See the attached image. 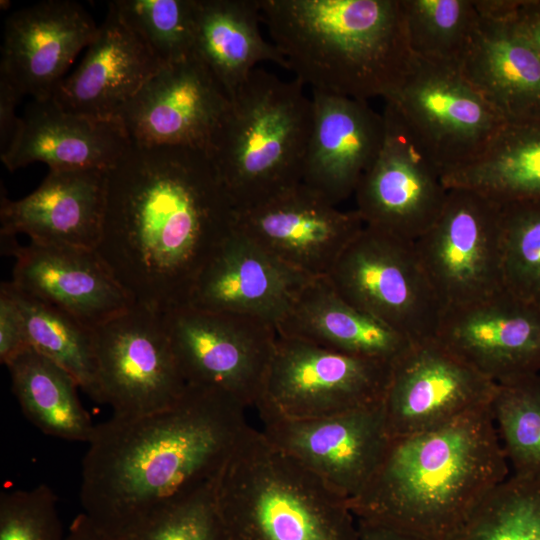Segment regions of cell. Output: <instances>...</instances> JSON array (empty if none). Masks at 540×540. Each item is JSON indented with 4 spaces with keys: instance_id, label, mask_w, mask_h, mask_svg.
Instances as JSON below:
<instances>
[{
    "instance_id": "obj_1",
    "label": "cell",
    "mask_w": 540,
    "mask_h": 540,
    "mask_svg": "<svg viewBox=\"0 0 540 540\" xmlns=\"http://www.w3.org/2000/svg\"><path fill=\"white\" fill-rule=\"evenodd\" d=\"M236 220L206 151L131 143L106 169L96 252L135 304L165 313L187 304Z\"/></svg>"
},
{
    "instance_id": "obj_2",
    "label": "cell",
    "mask_w": 540,
    "mask_h": 540,
    "mask_svg": "<svg viewBox=\"0 0 540 540\" xmlns=\"http://www.w3.org/2000/svg\"><path fill=\"white\" fill-rule=\"evenodd\" d=\"M246 409L223 391L187 385L168 408L96 424L81 464L83 513L123 540L214 483L251 427Z\"/></svg>"
},
{
    "instance_id": "obj_3",
    "label": "cell",
    "mask_w": 540,
    "mask_h": 540,
    "mask_svg": "<svg viewBox=\"0 0 540 540\" xmlns=\"http://www.w3.org/2000/svg\"><path fill=\"white\" fill-rule=\"evenodd\" d=\"M507 477L489 403L441 427L391 438L349 506L359 522L420 540H449Z\"/></svg>"
},
{
    "instance_id": "obj_4",
    "label": "cell",
    "mask_w": 540,
    "mask_h": 540,
    "mask_svg": "<svg viewBox=\"0 0 540 540\" xmlns=\"http://www.w3.org/2000/svg\"><path fill=\"white\" fill-rule=\"evenodd\" d=\"M290 70L312 90L388 97L413 63L400 0H259Z\"/></svg>"
},
{
    "instance_id": "obj_5",
    "label": "cell",
    "mask_w": 540,
    "mask_h": 540,
    "mask_svg": "<svg viewBox=\"0 0 540 540\" xmlns=\"http://www.w3.org/2000/svg\"><path fill=\"white\" fill-rule=\"evenodd\" d=\"M215 496L228 540H359L348 501L253 427Z\"/></svg>"
},
{
    "instance_id": "obj_6",
    "label": "cell",
    "mask_w": 540,
    "mask_h": 540,
    "mask_svg": "<svg viewBox=\"0 0 540 540\" xmlns=\"http://www.w3.org/2000/svg\"><path fill=\"white\" fill-rule=\"evenodd\" d=\"M304 87L258 67L229 98L206 152L237 213L301 183L313 115Z\"/></svg>"
},
{
    "instance_id": "obj_7",
    "label": "cell",
    "mask_w": 540,
    "mask_h": 540,
    "mask_svg": "<svg viewBox=\"0 0 540 540\" xmlns=\"http://www.w3.org/2000/svg\"><path fill=\"white\" fill-rule=\"evenodd\" d=\"M326 279L345 301L413 344L435 339L444 310L413 243L364 226Z\"/></svg>"
},
{
    "instance_id": "obj_8",
    "label": "cell",
    "mask_w": 540,
    "mask_h": 540,
    "mask_svg": "<svg viewBox=\"0 0 540 540\" xmlns=\"http://www.w3.org/2000/svg\"><path fill=\"white\" fill-rule=\"evenodd\" d=\"M391 367L278 334L255 407L261 419L306 420L379 403Z\"/></svg>"
},
{
    "instance_id": "obj_9",
    "label": "cell",
    "mask_w": 540,
    "mask_h": 540,
    "mask_svg": "<svg viewBox=\"0 0 540 540\" xmlns=\"http://www.w3.org/2000/svg\"><path fill=\"white\" fill-rule=\"evenodd\" d=\"M384 101L442 177L481 155L506 124L459 69L415 58Z\"/></svg>"
},
{
    "instance_id": "obj_10",
    "label": "cell",
    "mask_w": 540,
    "mask_h": 540,
    "mask_svg": "<svg viewBox=\"0 0 540 540\" xmlns=\"http://www.w3.org/2000/svg\"><path fill=\"white\" fill-rule=\"evenodd\" d=\"M187 385L223 391L246 408L256 405L278 332L262 319L185 304L163 313Z\"/></svg>"
},
{
    "instance_id": "obj_11",
    "label": "cell",
    "mask_w": 540,
    "mask_h": 540,
    "mask_svg": "<svg viewBox=\"0 0 540 540\" xmlns=\"http://www.w3.org/2000/svg\"><path fill=\"white\" fill-rule=\"evenodd\" d=\"M501 205L465 188H449L435 222L413 244L443 310L502 290Z\"/></svg>"
},
{
    "instance_id": "obj_12",
    "label": "cell",
    "mask_w": 540,
    "mask_h": 540,
    "mask_svg": "<svg viewBox=\"0 0 540 540\" xmlns=\"http://www.w3.org/2000/svg\"><path fill=\"white\" fill-rule=\"evenodd\" d=\"M98 402L134 417L173 405L187 384L163 313L139 304L94 329Z\"/></svg>"
},
{
    "instance_id": "obj_13",
    "label": "cell",
    "mask_w": 540,
    "mask_h": 540,
    "mask_svg": "<svg viewBox=\"0 0 540 540\" xmlns=\"http://www.w3.org/2000/svg\"><path fill=\"white\" fill-rule=\"evenodd\" d=\"M380 151L354 192L364 226L414 243L439 216L448 195L439 169L385 104Z\"/></svg>"
},
{
    "instance_id": "obj_14",
    "label": "cell",
    "mask_w": 540,
    "mask_h": 540,
    "mask_svg": "<svg viewBox=\"0 0 540 540\" xmlns=\"http://www.w3.org/2000/svg\"><path fill=\"white\" fill-rule=\"evenodd\" d=\"M261 420L272 444L348 503L367 486L391 441L382 401L324 418Z\"/></svg>"
},
{
    "instance_id": "obj_15",
    "label": "cell",
    "mask_w": 540,
    "mask_h": 540,
    "mask_svg": "<svg viewBox=\"0 0 540 540\" xmlns=\"http://www.w3.org/2000/svg\"><path fill=\"white\" fill-rule=\"evenodd\" d=\"M236 229L308 279L325 278L364 228L356 210L343 211L299 183L237 213Z\"/></svg>"
},
{
    "instance_id": "obj_16",
    "label": "cell",
    "mask_w": 540,
    "mask_h": 540,
    "mask_svg": "<svg viewBox=\"0 0 540 540\" xmlns=\"http://www.w3.org/2000/svg\"><path fill=\"white\" fill-rule=\"evenodd\" d=\"M496 383L435 339L413 344L391 367L382 399L391 438L446 425L490 403Z\"/></svg>"
},
{
    "instance_id": "obj_17",
    "label": "cell",
    "mask_w": 540,
    "mask_h": 540,
    "mask_svg": "<svg viewBox=\"0 0 540 540\" xmlns=\"http://www.w3.org/2000/svg\"><path fill=\"white\" fill-rule=\"evenodd\" d=\"M230 99L195 56L162 66L116 114L131 143L207 150Z\"/></svg>"
},
{
    "instance_id": "obj_18",
    "label": "cell",
    "mask_w": 540,
    "mask_h": 540,
    "mask_svg": "<svg viewBox=\"0 0 540 540\" xmlns=\"http://www.w3.org/2000/svg\"><path fill=\"white\" fill-rule=\"evenodd\" d=\"M494 383L540 371V307L506 290L443 311L435 337Z\"/></svg>"
},
{
    "instance_id": "obj_19",
    "label": "cell",
    "mask_w": 540,
    "mask_h": 540,
    "mask_svg": "<svg viewBox=\"0 0 540 540\" xmlns=\"http://www.w3.org/2000/svg\"><path fill=\"white\" fill-rule=\"evenodd\" d=\"M98 30L75 1L47 0L15 11L5 22L0 74L23 96L49 99Z\"/></svg>"
},
{
    "instance_id": "obj_20",
    "label": "cell",
    "mask_w": 540,
    "mask_h": 540,
    "mask_svg": "<svg viewBox=\"0 0 540 540\" xmlns=\"http://www.w3.org/2000/svg\"><path fill=\"white\" fill-rule=\"evenodd\" d=\"M479 23L459 68L506 124L540 122V58L511 18L513 0H475Z\"/></svg>"
},
{
    "instance_id": "obj_21",
    "label": "cell",
    "mask_w": 540,
    "mask_h": 540,
    "mask_svg": "<svg viewBox=\"0 0 540 540\" xmlns=\"http://www.w3.org/2000/svg\"><path fill=\"white\" fill-rule=\"evenodd\" d=\"M1 238L15 257L11 282L92 329L134 304L96 250L32 242L20 246L14 236Z\"/></svg>"
},
{
    "instance_id": "obj_22",
    "label": "cell",
    "mask_w": 540,
    "mask_h": 540,
    "mask_svg": "<svg viewBox=\"0 0 540 540\" xmlns=\"http://www.w3.org/2000/svg\"><path fill=\"white\" fill-rule=\"evenodd\" d=\"M302 181L334 205L351 195L383 143L382 114L367 101L312 90Z\"/></svg>"
},
{
    "instance_id": "obj_23",
    "label": "cell",
    "mask_w": 540,
    "mask_h": 540,
    "mask_svg": "<svg viewBox=\"0 0 540 540\" xmlns=\"http://www.w3.org/2000/svg\"><path fill=\"white\" fill-rule=\"evenodd\" d=\"M105 203L106 169H49L24 198L1 196V236L21 233L40 245L96 250Z\"/></svg>"
},
{
    "instance_id": "obj_24",
    "label": "cell",
    "mask_w": 540,
    "mask_h": 540,
    "mask_svg": "<svg viewBox=\"0 0 540 540\" xmlns=\"http://www.w3.org/2000/svg\"><path fill=\"white\" fill-rule=\"evenodd\" d=\"M309 280L235 227L198 276L187 304L256 317L276 327Z\"/></svg>"
},
{
    "instance_id": "obj_25",
    "label": "cell",
    "mask_w": 540,
    "mask_h": 540,
    "mask_svg": "<svg viewBox=\"0 0 540 540\" xmlns=\"http://www.w3.org/2000/svg\"><path fill=\"white\" fill-rule=\"evenodd\" d=\"M86 49L53 98L64 109L94 119L114 121L118 111L162 67L111 7Z\"/></svg>"
},
{
    "instance_id": "obj_26",
    "label": "cell",
    "mask_w": 540,
    "mask_h": 540,
    "mask_svg": "<svg viewBox=\"0 0 540 540\" xmlns=\"http://www.w3.org/2000/svg\"><path fill=\"white\" fill-rule=\"evenodd\" d=\"M130 145L116 121L68 111L51 97L33 100L26 107L13 141L0 158L10 172L34 162L49 169H108Z\"/></svg>"
},
{
    "instance_id": "obj_27",
    "label": "cell",
    "mask_w": 540,
    "mask_h": 540,
    "mask_svg": "<svg viewBox=\"0 0 540 540\" xmlns=\"http://www.w3.org/2000/svg\"><path fill=\"white\" fill-rule=\"evenodd\" d=\"M279 335L393 365L413 345L345 301L325 278L309 280L276 325Z\"/></svg>"
},
{
    "instance_id": "obj_28",
    "label": "cell",
    "mask_w": 540,
    "mask_h": 540,
    "mask_svg": "<svg viewBox=\"0 0 540 540\" xmlns=\"http://www.w3.org/2000/svg\"><path fill=\"white\" fill-rule=\"evenodd\" d=\"M259 0H197L194 55L230 98L262 62L287 69L260 30Z\"/></svg>"
},
{
    "instance_id": "obj_29",
    "label": "cell",
    "mask_w": 540,
    "mask_h": 540,
    "mask_svg": "<svg viewBox=\"0 0 540 540\" xmlns=\"http://www.w3.org/2000/svg\"><path fill=\"white\" fill-rule=\"evenodd\" d=\"M443 182L499 204L540 202V122L505 124L481 155Z\"/></svg>"
},
{
    "instance_id": "obj_30",
    "label": "cell",
    "mask_w": 540,
    "mask_h": 540,
    "mask_svg": "<svg viewBox=\"0 0 540 540\" xmlns=\"http://www.w3.org/2000/svg\"><path fill=\"white\" fill-rule=\"evenodd\" d=\"M7 368L12 391L35 427L52 437L88 443L96 424L81 404L80 387L69 372L32 348Z\"/></svg>"
},
{
    "instance_id": "obj_31",
    "label": "cell",
    "mask_w": 540,
    "mask_h": 540,
    "mask_svg": "<svg viewBox=\"0 0 540 540\" xmlns=\"http://www.w3.org/2000/svg\"><path fill=\"white\" fill-rule=\"evenodd\" d=\"M3 283L21 312L30 347L69 372L98 402L94 329L11 281Z\"/></svg>"
},
{
    "instance_id": "obj_32",
    "label": "cell",
    "mask_w": 540,
    "mask_h": 540,
    "mask_svg": "<svg viewBox=\"0 0 540 540\" xmlns=\"http://www.w3.org/2000/svg\"><path fill=\"white\" fill-rule=\"evenodd\" d=\"M413 58L459 69L476 32L475 0H400Z\"/></svg>"
},
{
    "instance_id": "obj_33",
    "label": "cell",
    "mask_w": 540,
    "mask_h": 540,
    "mask_svg": "<svg viewBox=\"0 0 540 540\" xmlns=\"http://www.w3.org/2000/svg\"><path fill=\"white\" fill-rule=\"evenodd\" d=\"M449 540H540V476L507 477Z\"/></svg>"
},
{
    "instance_id": "obj_34",
    "label": "cell",
    "mask_w": 540,
    "mask_h": 540,
    "mask_svg": "<svg viewBox=\"0 0 540 540\" xmlns=\"http://www.w3.org/2000/svg\"><path fill=\"white\" fill-rule=\"evenodd\" d=\"M490 409L514 474L540 476V375L496 383Z\"/></svg>"
},
{
    "instance_id": "obj_35",
    "label": "cell",
    "mask_w": 540,
    "mask_h": 540,
    "mask_svg": "<svg viewBox=\"0 0 540 540\" xmlns=\"http://www.w3.org/2000/svg\"><path fill=\"white\" fill-rule=\"evenodd\" d=\"M108 6L161 66L194 55L197 0H115Z\"/></svg>"
},
{
    "instance_id": "obj_36",
    "label": "cell",
    "mask_w": 540,
    "mask_h": 540,
    "mask_svg": "<svg viewBox=\"0 0 540 540\" xmlns=\"http://www.w3.org/2000/svg\"><path fill=\"white\" fill-rule=\"evenodd\" d=\"M500 205L503 287L540 307V202Z\"/></svg>"
},
{
    "instance_id": "obj_37",
    "label": "cell",
    "mask_w": 540,
    "mask_h": 540,
    "mask_svg": "<svg viewBox=\"0 0 540 540\" xmlns=\"http://www.w3.org/2000/svg\"><path fill=\"white\" fill-rule=\"evenodd\" d=\"M216 481L167 507L123 540H228Z\"/></svg>"
},
{
    "instance_id": "obj_38",
    "label": "cell",
    "mask_w": 540,
    "mask_h": 540,
    "mask_svg": "<svg viewBox=\"0 0 540 540\" xmlns=\"http://www.w3.org/2000/svg\"><path fill=\"white\" fill-rule=\"evenodd\" d=\"M57 497L46 484L0 496V540H65Z\"/></svg>"
},
{
    "instance_id": "obj_39",
    "label": "cell",
    "mask_w": 540,
    "mask_h": 540,
    "mask_svg": "<svg viewBox=\"0 0 540 540\" xmlns=\"http://www.w3.org/2000/svg\"><path fill=\"white\" fill-rule=\"evenodd\" d=\"M31 348L21 312L4 285L0 286V361L6 366Z\"/></svg>"
},
{
    "instance_id": "obj_40",
    "label": "cell",
    "mask_w": 540,
    "mask_h": 540,
    "mask_svg": "<svg viewBox=\"0 0 540 540\" xmlns=\"http://www.w3.org/2000/svg\"><path fill=\"white\" fill-rule=\"evenodd\" d=\"M22 96L8 78L0 74V155L8 149L18 131L21 117L16 114V105Z\"/></svg>"
},
{
    "instance_id": "obj_41",
    "label": "cell",
    "mask_w": 540,
    "mask_h": 540,
    "mask_svg": "<svg viewBox=\"0 0 540 540\" xmlns=\"http://www.w3.org/2000/svg\"><path fill=\"white\" fill-rule=\"evenodd\" d=\"M511 18L540 58V0H513Z\"/></svg>"
},
{
    "instance_id": "obj_42",
    "label": "cell",
    "mask_w": 540,
    "mask_h": 540,
    "mask_svg": "<svg viewBox=\"0 0 540 540\" xmlns=\"http://www.w3.org/2000/svg\"><path fill=\"white\" fill-rule=\"evenodd\" d=\"M65 540H111L82 512L69 526Z\"/></svg>"
},
{
    "instance_id": "obj_43",
    "label": "cell",
    "mask_w": 540,
    "mask_h": 540,
    "mask_svg": "<svg viewBox=\"0 0 540 540\" xmlns=\"http://www.w3.org/2000/svg\"><path fill=\"white\" fill-rule=\"evenodd\" d=\"M359 540H420L402 532L359 522Z\"/></svg>"
}]
</instances>
